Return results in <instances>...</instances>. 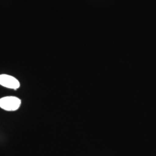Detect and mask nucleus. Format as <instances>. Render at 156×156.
I'll return each instance as SVG.
<instances>
[{"label":"nucleus","instance_id":"1","mask_svg":"<svg viewBox=\"0 0 156 156\" xmlns=\"http://www.w3.org/2000/svg\"><path fill=\"white\" fill-rule=\"evenodd\" d=\"M21 105V100L16 97L9 96L0 99V108L7 111L17 110Z\"/></svg>","mask_w":156,"mask_h":156},{"label":"nucleus","instance_id":"2","mask_svg":"<svg viewBox=\"0 0 156 156\" xmlns=\"http://www.w3.org/2000/svg\"><path fill=\"white\" fill-rule=\"evenodd\" d=\"M0 85L16 90L20 87V83L16 78L8 75L2 74L0 75Z\"/></svg>","mask_w":156,"mask_h":156}]
</instances>
